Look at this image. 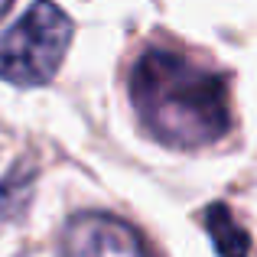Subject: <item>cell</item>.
<instances>
[{"instance_id": "3957f363", "label": "cell", "mask_w": 257, "mask_h": 257, "mask_svg": "<svg viewBox=\"0 0 257 257\" xmlns=\"http://www.w3.org/2000/svg\"><path fill=\"white\" fill-rule=\"evenodd\" d=\"M59 257H150V251L127 221L104 212H85L69 221Z\"/></svg>"}, {"instance_id": "6da1fadb", "label": "cell", "mask_w": 257, "mask_h": 257, "mask_svg": "<svg viewBox=\"0 0 257 257\" xmlns=\"http://www.w3.org/2000/svg\"><path fill=\"white\" fill-rule=\"evenodd\" d=\"M131 101L147 134L176 150L215 144L231 127L225 75L182 52L147 49L131 72Z\"/></svg>"}, {"instance_id": "8992f818", "label": "cell", "mask_w": 257, "mask_h": 257, "mask_svg": "<svg viewBox=\"0 0 257 257\" xmlns=\"http://www.w3.org/2000/svg\"><path fill=\"white\" fill-rule=\"evenodd\" d=\"M10 7H13V0H0V20H4V13L10 10Z\"/></svg>"}, {"instance_id": "277c9868", "label": "cell", "mask_w": 257, "mask_h": 257, "mask_svg": "<svg viewBox=\"0 0 257 257\" xmlns=\"http://www.w3.org/2000/svg\"><path fill=\"white\" fill-rule=\"evenodd\" d=\"M205 231L221 257H247L251 254V234L238 225L231 208L221 205V202L205 208Z\"/></svg>"}, {"instance_id": "5b68a950", "label": "cell", "mask_w": 257, "mask_h": 257, "mask_svg": "<svg viewBox=\"0 0 257 257\" xmlns=\"http://www.w3.org/2000/svg\"><path fill=\"white\" fill-rule=\"evenodd\" d=\"M33 186H36V163L33 160H17L10 173L0 182V215L4 218H20L33 199Z\"/></svg>"}, {"instance_id": "7a4b0ae2", "label": "cell", "mask_w": 257, "mask_h": 257, "mask_svg": "<svg viewBox=\"0 0 257 257\" xmlns=\"http://www.w3.org/2000/svg\"><path fill=\"white\" fill-rule=\"evenodd\" d=\"M75 36L72 17L52 0H36L0 39V78L20 88L52 82Z\"/></svg>"}]
</instances>
